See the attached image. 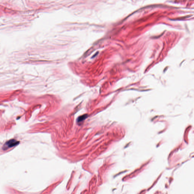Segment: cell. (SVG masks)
I'll list each match as a JSON object with an SVG mask.
<instances>
[{"label": "cell", "mask_w": 194, "mask_h": 194, "mask_svg": "<svg viewBox=\"0 0 194 194\" xmlns=\"http://www.w3.org/2000/svg\"><path fill=\"white\" fill-rule=\"evenodd\" d=\"M19 141H17L15 139H11L7 141L3 146V149L6 150L8 149L14 147L19 144Z\"/></svg>", "instance_id": "6da1fadb"}, {"label": "cell", "mask_w": 194, "mask_h": 194, "mask_svg": "<svg viewBox=\"0 0 194 194\" xmlns=\"http://www.w3.org/2000/svg\"><path fill=\"white\" fill-rule=\"evenodd\" d=\"M87 117V115H82V116H80V117H78L77 120V121L78 122H80L83 121L84 120H85L86 118Z\"/></svg>", "instance_id": "7a4b0ae2"}]
</instances>
